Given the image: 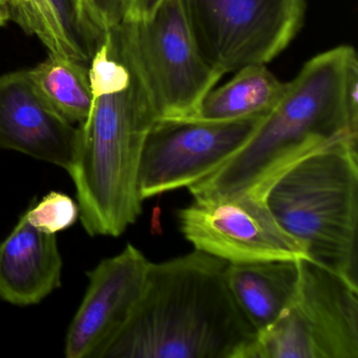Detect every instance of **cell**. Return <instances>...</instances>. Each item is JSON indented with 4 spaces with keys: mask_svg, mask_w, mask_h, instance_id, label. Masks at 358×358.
Instances as JSON below:
<instances>
[{
    "mask_svg": "<svg viewBox=\"0 0 358 358\" xmlns=\"http://www.w3.org/2000/svg\"><path fill=\"white\" fill-rule=\"evenodd\" d=\"M150 262L134 245L100 262L66 338L68 358H103L143 293Z\"/></svg>",
    "mask_w": 358,
    "mask_h": 358,
    "instance_id": "9c48e42d",
    "label": "cell"
},
{
    "mask_svg": "<svg viewBox=\"0 0 358 358\" xmlns=\"http://www.w3.org/2000/svg\"><path fill=\"white\" fill-rule=\"evenodd\" d=\"M223 87H213L188 120L226 122L265 117L284 95L280 83L265 64L245 66Z\"/></svg>",
    "mask_w": 358,
    "mask_h": 358,
    "instance_id": "5bb4252c",
    "label": "cell"
},
{
    "mask_svg": "<svg viewBox=\"0 0 358 358\" xmlns=\"http://www.w3.org/2000/svg\"><path fill=\"white\" fill-rule=\"evenodd\" d=\"M177 219L194 249L229 264L309 259L305 245L278 224L267 201L251 194L194 199Z\"/></svg>",
    "mask_w": 358,
    "mask_h": 358,
    "instance_id": "52a82bcc",
    "label": "cell"
},
{
    "mask_svg": "<svg viewBox=\"0 0 358 358\" xmlns=\"http://www.w3.org/2000/svg\"><path fill=\"white\" fill-rule=\"evenodd\" d=\"M31 225L56 234L72 227L80 217L78 202L68 194L52 192L24 213Z\"/></svg>",
    "mask_w": 358,
    "mask_h": 358,
    "instance_id": "e0dca14e",
    "label": "cell"
},
{
    "mask_svg": "<svg viewBox=\"0 0 358 358\" xmlns=\"http://www.w3.org/2000/svg\"><path fill=\"white\" fill-rule=\"evenodd\" d=\"M357 60L353 48L339 45L306 62L247 143L188 187L192 198L248 194L266 200L303 159L343 140H358Z\"/></svg>",
    "mask_w": 358,
    "mask_h": 358,
    "instance_id": "6da1fadb",
    "label": "cell"
},
{
    "mask_svg": "<svg viewBox=\"0 0 358 358\" xmlns=\"http://www.w3.org/2000/svg\"><path fill=\"white\" fill-rule=\"evenodd\" d=\"M229 263L194 249L148 268L108 358H243L257 331L225 278Z\"/></svg>",
    "mask_w": 358,
    "mask_h": 358,
    "instance_id": "7a4b0ae2",
    "label": "cell"
},
{
    "mask_svg": "<svg viewBox=\"0 0 358 358\" xmlns=\"http://www.w3.org/2000/svg\"><path fill=\"white\" fill-rule=\"evenodd\" d=\"M358 140L345 139L303 159L268 192L280 226L309 259L358 287Z\"/></svg>",
    "mask_w": 358,
    "mask_h": 358,
    "instance_id": "277c9868",
    "label": "cell"
},
{
    "mask_svg": "<svg viewBox=\"0 0 358 358\" xmlns=\"http://www.w3.org/2000/svg\"><path fill=\"white\" fill-rule=\"evenodd\" d=\"M226 282L257 332L274 322L296 294L299 261L228 264Z\"/></svg>",
    "mask_w": 358,
    "mask_h": 358,
    "instance_id": "4fadbf2b",
    "label": "cell"
},
{
    "mask_svg": "<svg viewBox=\"0 0 358 358\" xmlns=\"http://www.w3.org/2000/svg\"><path fill=\"white\" fill-rule=\"evenodd\" d=\"M49 3L69 41L80 54L83 62L90 64L106 34L94 24L83 0H49Z\"/></svg>",
    "mask_w": 358,
    "mask_h": 358,
    "instance_id": "2e32d148",
    "label": "cell"
},
{
    "mask_svg": "<svg viewBox=\"0 0 358 358\" xmlns=\"http://www.w3.org/2000/svg\"><path fill=\"white\" fill-rule=\"evenodd\" d=\"M9 20H11V16L8 0H0V27L5 26Z\"/></svg>",
    "mask_w": 358,
    "mask_h": 358,
    "instance_id": "d6986e66",
    "label": "cell"
},
{
    "mask_svg": "<svg viewBox=\"0 0 358 358\" xmlns=\"http://www.w3.org/2000/svg\"><path fill=\"white\" fill-rule=\"evenodd\" d=\"M78 127L39 93L29 71L0 76V150H15L69 171Z\"/></svg>",
    "mask_w": 358,
    "mask_h": 358,
    "instance_id": "30bf717a",
    "label": "cell"
},
{
    "mask_svg": "<svg viewBox=\"0 0 358 358\" xmlns=\"http://www.w3.org/2000/svg\"><path fill=\"white\" fill-rule=\"evenodd\" d=\"M163 0H124V18L127 22H140L154 15ZM122 20V22H123Z\"/></svg>",
    "mask_w": 358,
    "mask_h": 358,
    "instance_id": "ac0fdd59",
    "label": "cell"
},
{
    "mask_svg": "<svg viewBox=\"0 0 358 358\" xmlns=\"http://www.w3.org/2000/svg\"><path fill=\"white\" fill-rule=\"evenodd\" d=\"M62 257L56 234L31 225L26 215L0 244V299L36 305L62 286Z\"/></svg>",
    "mask_w": 358,
    "mask_h": 358,
    "instance_id": "7c38bea8",
    "label": "cell"
},
{
    "mask_svg": "<svg viewBox=\"0 0 358 358\" xmlns=\"http://www.w3.org/2000/svg\"><path fill=\"white\" fill-rule=\"evenodd\" d=\"M299 264V287L288 308L316 358H358V287L309 259Z\"/></svg>",
    "mask_w": 358,
    "mask_h": 358,
    "instance_id": "8fae6325",
    "label": "cell"
},
{
    "mask_svg": "<svg viewBox=\"0 0 358 358\" xmlns=\"http://www.w3.org/2000/svg\"><path fill=\"white\" fill-rule=\"evenodd\" d=\"M196 45L225 75L267 64L305 22L306 0H181Z\"/></svg>",
    "mask_w": 358,
    "mask_h": 358,
    "instance_id": "8992f818",
    "label": "cell"
},
{
    "mask_svg": "<svg viewBox=\"0 0 358 358\" xmlns=\"http://www.w3.org/2000/svg\"><path fill=\"white\" fill-rule=\"evenodd\" d=\"M28 71L39 93L58 114L72 124L87 120L94 96L85 64L50 54Z\"/></svg>",
    "mask_w": 358,
    "mask_h": 358,
    "instance_id": "9a60e30c",
    "label": "cell"
},
{
    "mask_svg": "<svg viewBox=\"0 0 358 358\" xmlns=\"http://www.w3.org/2000/svg\"><path fill=\"white\" fill-rule=\"evenodd\" d=\"M264 118L226 122L157 120L140 159V199L188 188L204 179L247 143Z\"/></svg>",
    "mask_w": 358,
    "mask_h": 358,
    "instance_id": "ba28073f",
    "label": "cell"
},
{
    "mask_svg": "<svg viewBox=\"0 0 358 358\" xmlns=\"http://www.w3.org/2000/svg\"><path fill=\"white\" fill-rule=\"evenodd\" d=\"M110 49L143 79L158 120H188L223 74L205 60L181 0H163L154 15L108 31Z\"/></svg>",
    "mask_w": 358,
    "mask_h": 358,
    "instance_id": "5b68a950",
    "label": "cell"
},
{
    "mask_svg": "<svg viewBox=\"0 0 358 358\" xmlns=\"http://www.w3.org/2000/svg\"><path fill=\"white\" fill-rule=\"evenodd\" d=\"M83 3H85V8H87V12H89L90 16H91L92 20H93L94 24H96L95 20H94L93 15H92V10H91V3H90V0H83ZM96 27H97V24H96ZM98 28V27H97ZM99 29V28H98ZM100 30V29H99ZM101 31V30H100ZM102 32V31H101ZM103 33V32H102Z\"/></svg>",
    "mask_w": 358,
    "mask_h": 358,
    "instance_id": "ffe728a7",
    "label": "cell"
},
{
    "mask_svg": "<svg viewBox=\"0 0 358 358\" xmlns=\"http://www.w3.org/2000/svg\"><path fill=\"white\" fill-rule=\"evenodd\" d=\"M113 54L129 66L131 80L123 89L94 97L89 117L79 124L69 173L76 187L83 228L92 236L116 238L141 215L140 159L159 116L138 71Z\"/></svg>",
    "mask_w": 358,
    "mask_h": 358,
    "instance_id": "3957f363",
    "label": "cell"
}]
</instances>
